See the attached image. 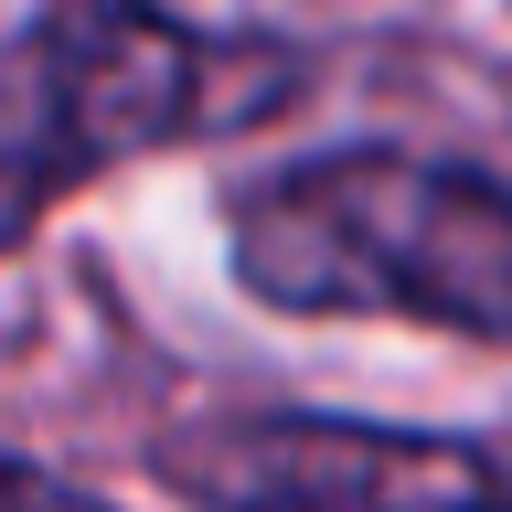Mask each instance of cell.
<instances>
[{
	"label": "cell",
	"mask_w": 512,
	"mask_h": 512,
	"mask_svg": "<svg viewBox=\"0 0 512 512\" xmlns=\"http://www.w3.org/2000/svg\"><path fill=\"white\" fill-rule=\"evenodd\" d=\"M235 278L267 310H352L512 342V182L406 150H331L235 203Z\"/></svg>",
	"instance_id": "obj_1"
},
{
	"label": "cell",
	"mask_w": 512,
	"mask_h": 512,
	"mask_svg": "<svg viewBox=\"0 0 512 512\" xmlns=\"http://www.w3.org/2000/svg\"><path fill=\"white\" fill-rule=\"evenodd\" d=\"M288 64L267 43L171 22L160 0H43L0 43V246H22L75 182L267 118Z\"/></svg>",
	"instance_id": "obj_2"
},
{
	"label": "cell",
	"mask_w": 512,
	"mask_h": 512,
	"mask_svg": "<svg viewBox=\"0 0 512 512\" xmlns=\"http://www.w3.org/2000/svg\"><path fill=\"white\" fill-rule=\"evenodd\" d=\"M203 512H512V480L459 438L342 427V416H235L171 448Z\"/></svg>",
	"instance_id": "obj_3"
},
{
	"label": "cell",
	"mask_w": 512,
	"mask_h": 512,
	"mask_svg": "<svg viewBox=\"0 0 512 512\" xmlns=\"http://www.w3.org/2000/svg\"><path fill=\"white\" fill-rule=\"evenodd\" d=\"M0 512H96V502H75V491L43 480V470H0Z\"/></svg>",
	"instance_id": "obj_4"
}]
</instances>
